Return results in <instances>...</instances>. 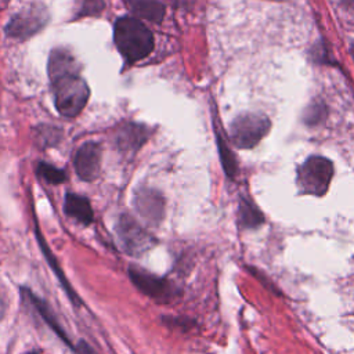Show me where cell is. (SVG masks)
I'll return each instance as SVG.
<instances>
[{
  "label": "cell",
  "mask_w": 354,
  "mask_h": 354,
  "mask_svg": "<svg viewBox=\"0 0 354 354\" xmlns=\"http://www.w3.org/2000/svg\"><path fill=\"white\" fill-rule=\"evenodd\" d=\"M113 41L127 64L145 58L153 50V35L138 19L122 17L113 25Z\"/></svg>",
  "instance_id": "obj_1"
},
{
  "label": "cell",
  "mask_w": 354,
  "mask_h": 354,
  "mask_svg": "<svg viewBox=\"0 0 354 354\" xmlns=\"http://www.w3.org/2000/svg\"><path fill=\"white\" fill-rule=\"evenodd\" d=\"M50 82L57 111L66 118L77 116L90 97V88L79 71L58 76Z\"/></svg>",
  "instance_id": "obj_2"
},
{
  "label": "cell",
  "mask_w": 354,
  "mask_h": 354,
  "mask_svg": "<svg viewBox=\"0 0 354 354\" xmlns=\"http://www.w3.org/2000/svg\"><path fill=\"white\" fill-rule=\"evenodd\" d=\"M333 177V163L324 156H310L297 169V185L303 194L324 195Z\"/></svg>",
  "instance_id": "obj_3"
},
{
  "label": "cell",
  "mask_w": 354,
  "mask_h": 354,
  "mask_svg": "<svg viewBox=\"0 0 354 354\" xmlns=\"http://www.w3.org/2000/svg\"><path fill=\"white\" fill-rule=\"evenodd\" d=\"M271 122L263 113L246 112L238 115L230 127L231 141L235 147L250 149L256 147L261 138L270 131Z\"/></svg>",
  "instance_id": "obj_4"
},
{
  "label": "cell",
  "mask_w": 354,
  "mask_h": 354,
  "mask_svg": "<svg viewBox=\"0 0 354 354\" xmlns=\"http://www.w3.org/2000/svg\"><path fill=\"white\" fill-rule=\"evenodd\" d=\"M48 11L43 4L32 3L17 11L4 28L8 37L25 40L46 26Z\"/></svg>",
  "instance_id": "obj_5"
},
{
  "label": "cell",
  "mask_w": 354,
  "mask_h": 354,
  "mask_svg": "<svg viewBox=\"0 0 354 354\" xmlns=\"http://www.w3.org/2000/svg\"><path fill=\"white\" fill-rule=\"evenodd\" d=\"M116 235L123 250L131 256L142 254L155 245L153 236L131 216L122 214L116 223Z\"/></svg>",
  "instance_id": "obj_6"
},
{
  "label": "cell",
  "mask_w": 354,
  "mask_h": 354,
  "mask_svg": "<svg viewBox=\"0 0 354 354\" xmlns=\"http://www.w3.org/2000/svg\"><path fill=\"white\" fill-rule=\"evenodd\" d=\"M127 272L136 288L145 296L160 303H166L173 299V286L165 278L151 274L137 266H131Z\"/></svg>",
  "instance_id": "obj_7"
},
{
  "label": "cell",
  "mask_w": 354,
  "mask_h": 354,
  "mask_svg": "<svg viewBox=\"0 0 354 354\" xmlns=\"http://www.w3.org/2000/svg\"><path fill=\"white\" fill-rule=\"evenodd\" d=\"M102 151L97 142H84L75 153L73 165L82 180L93 181L100 174Z\"/></svg>",
  "instance_id": "obj_8"
},
{
  "label": "cell",
  "mask_w": 354,
  "mask_h": 354,
  "mask_svg": "<svg viewBox=\"0 0 354 354\" xmlns=\"http://www.w3.org/2000/svg\"><path fill=\"white\" fill-rule=\"evenodd\" d=\"M134 207L137 213L149 224L156 225L165 214V201L160 192L152 188H141L134 196Z\"/></svg>",
  "instance_id": "obj_9"
},
{
  "label": "cell",
  "mask_w": 354,
  "mask_h": 354,
  "mask_svg": "<svg viewBox=\"0 0 354 354\" xmlns=\"http://www.w3.org/2000/svg\"><path fill=\"white\" fill-rule=\"evenodd\" d=\"M149 130L137 123H130L123 126L118 136H116V142L122 151H137L148 138Z\"/></svg>",
  "instance_id": "obj_10"
},
{
  "label": "cell",
  "mask_w": 354,
  "mask_h": 354,
  "mask_svg": "<svg viewBox=\"0 0 354 354\" xmlns=\"http://www.w3.org/2000/svg\"><path fill=\"white\" fill-rule=\"evenodd\" d=\"M64 210L65 213L75 218L76 221L87 225L93 221V209L91 205L88 202L87 198L73 194V192H68L65 196V203H64Z\"/></svg>",
  "instance_id": "obj_11"
},
{
  "label": "cell",
  "mask_w": 354,
  "mask_h": 354,
  "mask_svg": "<svg viewBox=\"0 0 354 354\" xmlns=\"http://www.w3.org/2000/svg\"><path fill=\"white\" fill-rule=\"evenodd\" d=\"M131 10L140 18L152 22H160L165 15V6L160 0H127Z\"/></svg>",
  "instance_id": "obj_12"
},
{
  "label": "cell",
  "mask_w": 354,
  "mask_h": 354,
  "mask_svg": "<svg viewBox=\"0 0 354 354\" xmlns=\"http://www.w3.org/2000/svg\"><path fill=\"white\" fill-rule=\"evenodd\" d=\"M26 296L30 299V301H32V304L35 306V308L37 310V313L41 315V318L50 325V328L66 343V344H69L71 346V348H73V346H72V343H71V340L68 339V336L65 335V332H64V329L59 326V324H58V321H57V318L54 317V314H53V311H51V308L43 301V300H40L39 297H36L33 293H30L29 290L26 292Z\"/></svg>",
  "instance_id": "obj_13"
},
{
  "label": "cell",
  "mask_w": 354,
  "mask_h": 354,
  "mask_svg": "<svg viewBox=\"0 0 354 354\" xmlns=\"http://www.w3.org/2000/svg\"><path fill=\"white\" fill-rule=\"evenodd\" d=\"M239 223L243 228H256L264 223V217L254 203L242 198L239 202Z\"/></svg>",
  "instance_id": "obj_14"
},
{
  "label": "cell",
  "mask_w": 354,
  "mask_h": 354,
  "mask_svg": "<svg viewBox=\"0 0 354 354\" xmlns=\"http://www.w3.org/2000/svg\"><path fill=\"white\" fill-rule=\"evenodd\" d=\"M216 141H217V148H218V155L221 159V165L227 173V176L230 177H235L236 171H238V165L235 160V156L232 153V151L230 149V147L227 145L224 137L217 131L216 133Z\"/></svg>",
  "instance_id": "obj_15"
},
{
  "label": "cell",
  "mask_w": 354,
  "mask_h": 354,
  "mask_svg": "<svg viewBox=\"0 0 354 354\" xmlns=\"http://www.w3.org/2000/svg\"><path fill=\"white\" fill-rule=\"evenodd\" d=\"M36 171H37V176L44 181H47L48 184H61L66 178L65 171L62 169H58L54 165H50L46 162H39Z\"/></svg>",
  "instance_id": "obj_16"
},
{
  "label": "cell",
  "mask_w": 354,
  "mask_h": 354,
  "mask_svg": "<svg viewBox=\"0 0 354 354\" xmlns=\"http://www.w3.org/2000/svg\"><path fill=\"white\" fill-rule=\"evenodd\" d=\"M325 116H326V105L321 100H318L308 104V106L303 113V120L306 124L313 126V124H318Z\"/></svg>",
  "instance_id": "obj_17"
},
{
  "label": "cell",
  "mask_w": 354,
  "mask_h": 354,
  "mask_svg": "<svg viewBox=\"0 0 354 354\" xmlns=\"http://www.w3.org/2000/svg\"><path fill=\"white\" fill-rule=\"evenodd\" d=\"M311 59L321 65H335V59L329 54V48L325 46L324 41H318L311 48Z\"/></svg>",
  "instance_id": "obj_18"
},
{
  "label": "cell",
  "mask_w": 354,
  "mask_h": 354,
  "mask_svg": "<svg viewBox=\"0 0 354 354\" xmlns=\"http://www.w3.org/2000/svg\"><path fill=\"white\" fill-rule=\"evenodd\" d=\"M79 15H93L98 14L104 8L102 0H79Z\"/></svg>",
  "instance_id": "obj_19"
},
{
  "label": "cell",
  "mask_w": 354,
  "mask_h": 354,
  "mask_svg": "<svg viewBox=\"0 0 354 354\" xmlns=\"http://www.w3.org/2000/svg\"><path fill=\"white\" fill-rule=\"evenodd\" d=\"M73 350L76 351V354H95V351L86 342H79Z\"/></svg>",
  "instance_id": "obj_20"
},
{
  "label": "cell",
  "mask_w": 354,
  "mask_h": 354,
  "mask_svg": "<svg viewBox=\"0 0 354 354\" xmlns=\"http://www.w3.org/2000/svg\"><path fill=\"white\" fill-rule=\"evenodd\" d=\"M342 3H344L346 6H353L354 0H342Z\"/></svg>",
  "instance_id": "obj_21"
}]
</instances>
